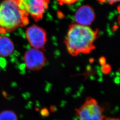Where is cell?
Returning <instances> with one entry per match:
<instances>
[{
  "label": "cell",
  "mask_w": 120,
  "mask_h": 120,
  "mask_svg": "<svg viewBox=\"0 0 120 120\" xmlns=\"http://www.w3.org/2000/svg\"><path fill=\"white\" fill-rule=\"evenodd\" d=\"M98 34V30H94L89 26L77 24H71L64 41L67 51L73 56L80 53H90L96 48L94 43Z\"/></svg>",
  "instance_id": "1"
},
{
  "label": "cell",
  "mask_w": 120,
  "mask_h": 120,
  "mask_svg": "<svg viewBox=\"0 0 120 120\" xmlns=\"http://www.w3.org/2000/svg\"><path fill=\"white\" fill-rule=\"evenodd\" d=\"M29 16L20 0H3L0 3V34L10 33L27 26Z\"/></svg>",
  "instance_id": "2"
},
{
  "label": "cell",
  "mask_w": 120,
  "mask_h": 120,
  "mask_svg": "<svg viewBox=\"0 0 120 120\" xmlns=\"http://www.w3.org/2000/svg\"><path fill=\"white\" fill-rule=\"evenodd\" d=\"M78 120H104V110L98 101L93 98L88 97L82 105L75 109Z\"/></svg>",
  "instance_id": "3"
},
{
  "label": "cell",
  "mask_w": 120,
  "mask_h": 120,
  "mask_svg": "<svg viewBox=\"0 0 120 120\" xmlns=\"http://www.w3.org/2000/svg\"><path fill=\"white\" fill-rule=\"evenodd\" d=\"M22 7L35 22L43 18L49 0H20Z\"/></svg>",
  "instance_id": "4"
},
{
  "label": "cell",
  "mask_w": 120,
  "mask_h": 120,
  "mask_svg": "<svg viewBox=\"0 0 120 120\" xmlns=\"http://www.w3.org/2000/svg\"><path fill=\"white\" fill-rule=\"evenodd\" d=\"M26 37L33 48L39 50L44 49L47 38L46 32L43 28L37 26L29 27L26 31Z\"/></svg>",
  "instance_id": "5"
},
{
  "label": "cell",
  "mask_w": 120,
  "mask_h": 120,
  "mask_svg": "<svg viewBox=\"0 0 120 120\" xmlns=\"http://www.w3.org/2000/svg\"><path fill=\"white\" fill-rule=\"evenodd\" d=\"M27 69L38 71L42 69L46 62V58L41 50L32 48L27 50L24 56Z\"/></svg>",
  "instance_id": "6"
},
{
  "label": "cell",
  "mask_w": 120,
  "mask_h": 120,
  "mask_svg": "<svg viewBox=\"0 0 120 120\" xmlns=\"http://www.w3.org/2000/svg\"><path fill=\"white\" fill-rule=\"evenodd\" d=\"M94 9L88 5H83L77 9L75 14V20L77 24L90 26L95 19Z\"/></svg>",
  "instance_id": "7"
},
{
  "label": "cell",
  "mask_w": 120,
  "mask_h": 120,
  "mask_svg": "<svg viewBox=\"0 0 120 120\" xmlns=\"http://www.w3.org/2000/svg\"><path fill=\"white\" fill-rule=\"evenodd\" d=\"M14 50L12 41L6 36L0 37V56L6 57L11 55Z\"/></svg>",
  "instance_id": "8"
},
{
  "label": "cell",
  "mask_w": 120,
  "mask_h": 120,
  "mask_svg": "<svg viewBox=\"0 0 120 120\" xmlns=\"http://www.w3.org/2000/svg\"><path fill=\"white\" fill-rule=\"evenodd\" d=\"M0 120H18V118L14 112L4 110L0 112Z\"/></svg>",
  "instance_id": "9"
},
{
  "label": "cell",
  "mask_w": 120,
  "mask_h": 120,
  "mask_svg": "<svg viewBox=\"0 0 120 120\" xmlns=\"http://www.w3.org/2000/svg\"><path fill=\"white\" fill-rule=\"evenodd\" d=\"M60 4H71L76 2L78 0H57Z\"/></svg>",
  "instance_id": "10"
},
{
  "label": "cell",
  "mask_w": 120,
  "mask_h": 120,
  "mask_svg": "<svg viewBox=\"0 0 120 120\" xmlns=\"http://www.w3.org/2000/svg\"><path fill=\"white\" fill-rule=\"evenodd\" d=\"M98 1L100 4H101L108 3L110 4H113L117 2H119L120 0H98Z\"/></svg>",
  "instance_id": "11"
},
{
  "label": "cell",
  "mask_w": 120,
  "mask_h": 120,
  "mask_svg": "<svg viewBox=\"0 0 120 120\" xmlns=\"http://www.w3.org/2000/svg\"><path fill=\"white\" fill-rule=\"evenodd\" d=\"M104 120H120L119 119L114 117H105Z\"/></svg>",
  "instance_id": "12"
}]
</instances>
